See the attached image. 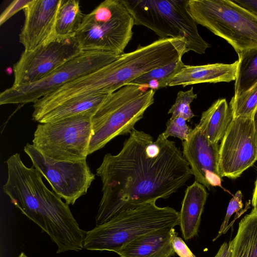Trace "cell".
<instances>
[{
    "instance_id": "1",
    "label": "cell",
    "mask_w": 257,
    "mask_h": 257,
    "mask_svg": "<svg viewBox=\"0 0 257 257\" xmlns=\"http://www.w3.org/2000/svg\"><path fill=\"white\" fill-rule=\"evenodd\" d=\"M96 175L102 197L95 217L102 224L124 211L167 199L192 176L175 142L134 128L118 154L104 155Z\"/></svg>"
},
{
    "instance_id": "2",
    "label": "cell",
    "mask_w": 257,
    "mask_h": 257,
    "mask_svg": "<svg viewBox=\"0 0 257 257\" xmlns=\"http://www.w3.org/2000/svg\"><path fill=\"white\" fill-rule=\"evenodd\" d=\"M4 192L11 202L46 232L57 246V253L83 249L86 232L80 228L69 205L50 191L34 167L28 168L16 153L7 161Z\"/></svg>"
},
{
    "instance_id": "3",
    "label": "cell",
    "mask_w": 257,
    "mask_h": 257,
    "mask_svg": "<svg viewBox=\"0 0 257 257\" xmlns=\"http://www.w3.org/2000/svg\"><path fill=\"white\" fill-rule=\"evenodd\" d=\"M179 212L159 207L156 202L120 212L87 231L83 249L117 252L125 244L151 231L179 225Z\"/></svg>"
},
{
    "instance_id": "4",
    "label": "cell",
    "mask_w": 257,
    "mask_h": 257,
    "mask_svg": "<svg viewBox=\"0 0 257 257\" xmlns=\"http://www.w3.org/2000/svg\"><path fill=\"white\" fill-rule=\"evenodd\" d=\"M128 84L108 94L91 117L92 135L88 154L115 137L130 134L154 102L155 90Z\"/></svg>"
},
{
    "instance_id": "5",
    "label": "cell",
    "mask_w": 257,
    "mask_h": 257,
    "mask_svg": "<svg viewBox=\"0 0 257 257\" xmlns=\"http://www.w3.org/2000/svg\"><path fill=\"white\" fill-rule=\"evenodd\" d=\"M188 0H123L135 25L153 31L160 39L184 40L187 53L203 54L210 45L200 35L190 15Z\"/></svg>"
},
{
    "instance_id": "6",
    "label": "cell",
    "mask_w": 257,
    "mask_h": 257,
    "mask_svg": "<svg viewBox=\"0 0 257 257\" xmlns=\"http://www.w3.org/2000/svg\"><path fill=\"white\" fill-rule=\"evenodd\" d=\"M135 21L123 0H105L84 15L75 38L82 51L120 55L131 40Z\"/></svg>"
},
{
    "instance_id": "7",
    "label": "cell",
    "mask_w": 257,
    "mask_h": 257,
    "mask_svg": "<svg viewBox=\"0 0 257 257\" xmlns=\"http://www.w3.org/2000/svg\"><path fill=\"white\" fill-rule=\"evenodd\" d=\"M197 24L226 41L237 54L257 47V16L231 0H188Z\"/></svg>"
},
{
    "instance_id": "8",
    "label": "cell",
    "mask_w": 257,
    "mask_h": 257,
    "mask_svg": "<svg viewBox=\"0 0 257 257\" xmlns=\"http://www.w3.org/2000/svg\"><path fill=\"white\" fill-rule=\"evenodd\" d=\"M93 113H85L58 121L40 123L33 145L55 160L76 161L86 159L92 135Z\"/></svg>"
},
{
    "instance_id": "9",
    "label": "cell",
    "mask_w": 257,
    "mask_h": 257,
    "mask_svg": "<svg viewBox=\"0 0 257 257\" xmlns=\"http://www.w3.org/2000/svg\"><path fill=\"white\" fill-rule=\"evenodd\" d=\"M118 56L99 51H82L46 77L6 89L0 94V104L34 103L71 81L109 64Z\"/></svg>"
},
{
    "instance_id": "10",
    "label": "cell",
    "mask_w": 257,
    "mask_h": 257,
    "mask_svg": "<svg viewBox=\"0 0 257 257\" xmlns=\"http://www.w3.org/2000/svg\"><path fill=\"white\" fill-rule=\"evenodd\" d=\"M24 150L33 166L48 181L54 192L68 205L74 204L85 195L95 179L86 159L76 161L55 160L28 143Z\"/></svg>"
},
{
    "instance_id": "11",
    "label": "cell",
    "mask_w": 257,
    "mask_h": 257,
    "mask_svg": "<svg viewBox=\"0 0 257 257\" xmlns=\"http://www.w3.org/2000/svg\"><path fill=\"white\" fill-rule=\"evenodd\" d=\"M81 52L75 37L53 36L34 50H24L13 66L14 81L12 86L37 82Z\"/></svg>"
},
{
    "instance_id": "12",
    "label": "cell",
    "mask_w": 257,
    "mask_h": 257,
    "mask_svg": "<svg viewBox=\"0 0 257 257\" xmlns=\"http://www.w3.org/2000/svg\"><path fill=\"white\" fill-rule=\"evenodd\" d=\"M257 160V140L253 117L233 118L221 140L219 172L236 179Z\"/></svg>"
},
{
    "instance_id": "13",
    "label": "cell",
    "mask_w": 257,
    "mask_h": 257,
    "mask_svg": "<svg viewBox=\"0 0 257 257\" xmlns=\"http://www.w3.org/2000/svg\"><path fill=\"white\" fill-rule=\"evenodd\" d=\"M182 146L183 155L196 181L209 190L211 186L221 187L218 143L210 142L196 125Z\"/></svg>"
},
{
    "instance_id": "14",
    "label": "cell",
    "mask_w": 257,
    "mask_h": 257,
    "mask_svg": "<svg viewBox=\"0 0 257 257\" xmlns=\"http://www.w3.org/2000/svg\"><path fill=\"white\" fill-rule=\"evenodd\" d=\"M61 0H31L23 9L25 20L19 35L25 51L34 50L54 35Z\"/></svg>"
},
{
    "instance_id": "15",
    "label": "cell",
    "mask_w": 257,
    "mask_h": 257,
    "mask_svg": "<svg viewBox=\"0 0 257 257\" xmlns=\"http://www.w3.org/2000/svg\"><path fill=\"white\" fill-rule=\"evenodd\" d=\"M175 227L159 229L142 235L123 246L120 257H171L175 253L172 239Z\"/></svg>"
},
{
    "instance_id": "16",
    "label": "cell",
    "mask_w": 257,
    "mask_h": 257,
    "mask_svg": "<svg viewBox=\"0 0 257 257\" xmlns=\"http://www.w3.org/2000/svg\"><path fill=\"white\" fill-rule=\"evenodd\" d=\"M107 95L92 94L71 98L34 110L32 118L40 123H45L85 113L94 114Z\"/></svg>"
},
{
    "instance_id": "17",
    "label": "cell",
    "mask_w": 257,
    "mask_h": 257,
    "mask_svg": "<svg viewBox=\"0 0 257 257\" xmlns=\"http://www.w3.org/2000/svg\"><path fill=\"white\" fill-rule=\"evenodd\" d=\"M237 60L233 63L185 65L171 80L169 86L183 87L202 83L229 82L235 80Z\"/></svg>"
},
{
    "instance_id": "18",
    "label": "cell",
    "mask_w": 257,
    "mask_h": 257,
    "mask_svg": "<svg viewBox=\"0 0 257 257\" xmlns=\"http://www.w3.org/2000/svg\"><path fill=\"white\" fill-rule=\"evenodd\" d=\"M208 196L205 187L197 181L186 189L179 212V225L185 240L197 234Z\"/></svg>"
},
{
    "instance_id": "19",
    "label": "cell",
    "mask_w": 257,
    "mask_h": 257,
    "mask_svg": "<svg viewBox=\"0 0 257 257\" xmlns=\"http://www.w3.org/2000/svg\"><path fill=\"white\" fill-rule=\"evenodd\" d=\"M232 119L226 99L220 98L202 112L196 125L210 142L218 143L225 135Z\"/></svg>"
},
{
    "instance_id": "20",
    "label": "cell",
    "mask_w": 257,
    "mask_h": 257,
    "mask_svg": "<svg viewBox=\"0 0 257 257\" xmlns=\"http://www.w3.org/2000/svg\"><path fill=\"white\" fill-rule=\"evenodd\" d=\"M228 246L229 257H257V213L251 210L241 220Z\"/></svg>"
},
{
    "instance_id": "21",
    "label": "cell",
    "mask_w": 257,
    "mask_h": 257,
    "mask_svg": "<svg viewBox=\"0 0 257 257\" xmlns=\"http://www.w3.org/2000/svg\"><path fill=\"white\" fill-rule=\"evenodd\" d=\"M83 16L79 1L61 0L56 16L53 36L74 37Z\"/></svg>"
},
{
    "instance_id": "22",
    "label": "cell",
    "mask_w": 257,
    "mask_h": 257,
    "mask_svg": "<svg viewBox=\"0 0 257 257\" xmlns=\"http://www.w3.org/2000/svg\"><path fill=\"white\" fill-rule=\"evenodd\" d=\"M237 54L234 96L240 95L257 85V47Z\"/></svg>"
},
{
    "instance_id": "23",
    "label": "cell",
    "mask_w": 257,
    "mask_h": 257,
    "mask_svg": "<svg viewBox=\"0 0 257 257\" xmlns=\"http://www.w3.org/2000/svg\"><path fill=\"white\" fill-rule=\"evenodd\" d=\"M182 58L154 69L135 79L129 84L147 87L155 91L166 87L169 86L174 76L185 65Z\"/></svg>"
},
{
    "instance_id": "24",
    "label": "cell",
    "mask_w": 257,
    "mask_h": 257,
    "mask_svg": "<svg viewBox=\"0 0 257 257\" xmlns=\"http://www.w3.org/2000/svg\"><path fill=\"white\" fill-rule=\"evenodd\" d=\"M229 108L233 118L253 117L257 111V85L240 95L233 96Z\"/></svg>"
},
{
    "instance_id": "25",
    "label": "cell",
    "mask_w": 257,
    "mask_h": 257,
    "mask_svg": "<svg viewBox=\"0 0 257 257\" xmlns=\"http://www.w3.org/2000/svg\"><path fill=\"white\" fill-rule=\"evenodd\" d=\"M197 97V94L194 92L193 87L186 91H179L174 104L168 111V114H172L170 118L180 117L190 121L195 116L190 104Z\"/></svg>"
},
{
    "instance_id": "26",
    "label": "cell",
    "mask_w": 257,
    "mask_h": 257,
    "mask_svg": "<svg viewBox=\"0 0 257 257\" xmlns=\"http://www.w3.org/2000/svg\"><path fill=\"white\" fill-rule=\"evenodd\" d=\"M192 130L183 118H170L166 123V128L162 134L166 139L169 137H174L183 142L188 138Z\"/></svg>"
},
{
    "instance_id": "27",
    "label": "cell",
    "mask_w": 257,
    "mask_h": 257,
    "mask_svg": "<svg viewBox=\"0 0 257 257\" xmlns=\"http://www.w3.org/2000/svg\"><path fill=\"white\" fill-rule=\"evenodd\" d=\"M242 198V193L241 191L238 190L230 200L227 208L226 215L219 228L218 234L213 241H215L221 235L226 233L228 230L230 228L229 221L231 216L235 212H238L243 207Z\"/></svg>"
},
{
    "instance_id": "28",
    "label": "cell",
    "mask_w": 257,
    "mask_h": 257,
    "mask_svg": "<svg viewBox=\"0 0 257 257\" xmlns=\"http://www.w3.org/2000/svg\"><path fill=\"white\" fill-rule=\"evenodd\" d=\"M31 0L14 1L8 6L1 15L0 24L2 25L9 18L18 12L30 3Z\"/></svg>"
},
{
    "instance_id": "29",
    "label": "cell",
    "mask_w": 257,
    "mask_h": 257,
    "mask_svg": "<svg viewBox=\"0 0 257 257\" xmlns=\"http://www.w3.org/2000/svg\"><path fill=\"white\" fill-rule=\"evenodd\" d=\"M176 232L172 239V244L174 250L180 257H196L188 247L184 241L178 236Z\"/></svg>"
},
{
    "instance_id": "30",
    "label": "cell",
    "mask_w": 257,
    "mask_h": 257,
    "mask_svg": "<svg viewBox=\"0 0 257 257\" xmlns=\"http://www.w3.org/2000/svg\"><path fill=\"white\" fill-rule=\"evenodd\" d=\"M232 1L257 16V0H232Z\"/></svg>"
},
{
    "instance_id": "31",
    "label": "cell",
    "mask_w": 257,
    "mask_h": 257,
    "mask_svg": "<svg viewBox=\"0 0 257 257\" xmlns=\"http://www.w3.org/2000/svg\"><path fill=\"white\" fill-rule=\"evenodd\" d=\"M229 256L230 252L228 244L225 242L221 245L214 257H229Z\"/></svg>"
},
{
    "instance_id": "32",
    "label": "cell",
    "mask_w": 257,
    "mask_h": 257,
    "mask_svg": "<svg viewBox=\"0 0 257 257\" xmlns=\"http://www.w3.org/2000/svg\"><path fill=\"white\" fill-rule=\"evenodd\" d=\"M251 203L253 207L252 210L257 213V178L254 183V188L252 194Z\"/></svg>"
},
{
    "instance_id": "33",
    "label": "cell",
    "mask_w": 257,
    "mask_h": 257,
    "mask_svg": "<svg viewBox=\"0 0 257 257\" xmlns=\"http://www.w3.org/2000/svg\"><path fill=\"white\" fill-rule=\"evenodd\" d=\"M253 121H254V128H255L256 136V140H257V111L254 115Z\"/></svg>"
},
{
    "instance_id": "34",
    "label": "cell",
    "mask_w": 257,
    "mask_h": 257,
    "mask_svg": "<svg viewBox=\"0 0 257 257\" xmlns=\"http://www.w3.org/2000/svg\"><path fill=\"white\" fill-rule=\"evenodd\" d=\"M17 257H29L24 252H21Z\"/></svg>"
}]
</instances>
